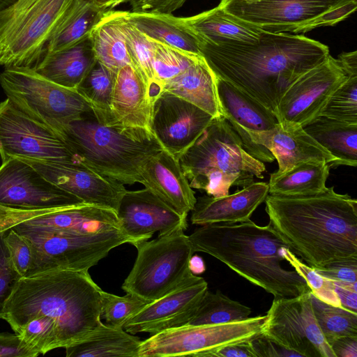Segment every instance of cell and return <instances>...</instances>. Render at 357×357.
Masks as SVG:
<instances>
[{
  "label": "cell",
  "instance_id": "obj_1",
  "mask_svg": "<svg viewBox=\"0 0 357 357\" xmlns=\"http://www.w3.org/2000/svg\"><path fill=\"white\" fill-rule=\"evenodd\" d=\"M199 45L218 77L273 113L287 89L330 54L326 45L305 36L264 31L254 44Z\"/></svg>",
  "mask_w": 357,
  "mask_h": 357
},
{
  "label": "cell",
  "instance_id": "obj_2",
  "mask_svg": "<svg viewBox=\"0 0 357 357\" xmlns=\"http://www.w3.org/2000/svg\"><path fill=\"white\" fill-rule=\"evenodd\" d=\"M269 224L289 250L314 269L357 257V200L333 187L310 195L268 194Z\"/></svg>",
  "mask_w": 357,
  "mask_h": 357
},
{
  "label": "cell",
  "instance_id": "obj_3",
  "mask_svg": "<svg viewBox=\"0 0 357 357\" xmlns=\"http://www.w3.org/2000/svg\"><path fill=\"white\" fill-rule=\"evenodd\" d=\"M102 289L89 271L56 270L21 278L7 300L3 319L14 331L40 315L56 326L59 348L74 344L101 324Z\"/></svg>",
  "mask_w": 357,
  "mask_h": 357
},
{
  "label": "cell",
  "instance_id": "obj_4",
  "mask_svg": "<svg viewBox=\"0 0 357 357\" xmlns=\"http://www.w3.org/2000/svg\"><path fill=\"white\" fill-rule=\"evenodd\" d=\"M195 252L206 253L274 298H292L312 292L295 270L282 266L288 248L268 225L259 226L251 220L236 223L202 225L190 236Z\"/></svg>",
  "mask_w": 357,
  "mask_h": 357
},
{
  "label": "cell",
  "instance_id": "obj_5",
  "mask_svg": "<svg viewBox=\"0 0 357 357\" xmlns=\"http://www.w3.org/2000/svg\"><path fill=\"white\" fill-rule=\"evenodd\" d=\"M54 130L82 165L123 185L141 183L142 167L163 149L151 131L106 126L93 110Z\"/></svg>",
  "mask_w": 357,
  "mask_h": 357
},
{
  "label": "cell",
  "instance_id": "obj_6",
  "mask_svg": "<svg viewBox=\"0 0 357 357\" xmlns=\"http://www.w3.org/2000/svg\"><path fill=\"white\" fill-rule=\"evenodd\" d=\"M179 161L190 187L214 197L229 195L232 185L245 187L255 177L263 178L266 170L222 116L212 120Z\"/></svg>",
  "mask_w": 357,
  "mask_h": 357
},
{
  "label": "cell",
  "instance_id": "obj_7",
  "mask_svg": "<svg viewBox=\"0 0 357 357\" xmlns=\"http://www.w3.org/2000/svg\"><path fill=\"white\" fill-rule=\"evenodd\" d=\"M73 0H16L0 11V66L36 69Z\"/></svg>",
  "mask_w": 357,
  "mask_h": 357
},
{
  "label": "cell",
  "instance_id": "obj_8",
  "mask_svg": "<svg viewBox=\"0 0 357 357\" xmlns=\"http://www.w3.org/2000/svg\"><path fill=\"white\" fill-rule=\"evenodd\" d=\"M26 238L32 249L31 267L26 277L56 271H89L113 248L131 239L116 229L101 234L78 235L30 225L13 227Z\"/></svg>",
  "mask_w": 357,
  "mask_h": 357
},
{
  "label": "cell",
  "instance_id": "obj_9",
  "mask_svg": "<svg viewBox=\"0 0 357 357\" xmlns=\"http://www.w3.org/2000/svg\"><path fill=\"white\" fill-rule=\"evenodd\" d=\"M180 228L152 241L133 245L137 255L121 288L151 303L169 294L192 275L189 261L195 252Z\"/></svg>",
  "mask_w": 357,
  "mask_h": 357
},
{
  "label": "cell",
  "instance_id": "obj_10",
  "mask_svg": "<svg viewBox=\"0 0 357 357\" xmlns=\"http://www.w3.org/2000/svg\"><path fill=\"white\" fill-rule=\"evenodd\" d=\"M227 13L270 33H305L334 26L354 13L357 0H220Z\"/></svg>",
  "mask_w": 357,
  "mask_h": 357
},
{
  "label": "cell",
  "instance_id": "obj_11",
  "mask_svg": "<svg viewBox=\"0 0 357 357\" xmlns=\"http://www.w3.org/2000/svg\"><path fill=\"white\" fill-rule=\"evenodd\" d=\"M0 84L20 110L54 130L92 111L77 89L59 85L32 68H5Z\"/></svg>",
  "mask_w": 357,
  "mask_h": 357
},
{
  "label": "cell",
  "instance_id": "obj_12",
  "mask_svg": "<svg viewBox=\"0 0 357 357\" xmlns=\"http://www.w3.org/2000/svg\"><path fill=\"white\" fill-rule=\"evenodd\" d=\"M266 315L220 324L185 325L142 341L138 357H211L221 347L262 333Z\"/></svg>",
  "mask_w": 357,
  "mask_h": 357
},
{
  "label": "cell",
  "instance_id": "obj_13",
  "mask_svg": "<svg viewBox=\"0 0 357 357\" xmlns=\"http://www.w3.org/2000/svg\"><path fill=\"white\" fill-rule=\"evenodd\" d=\"M0 156L82 165L59 134L25 114L6 98L0 102Z\"/></svg>",
  "mask_w": 357,
  "mask_h": 357
},
{
  "label": "cell",
  "instance_id": "obj_14",
  "mask_svg": "<svg viewBox=\"0 0 357 357\" xmlns=\"http://www.w3.org/2000/svg\"><path fill=\"white\" fill-rule=\"evenodd\" d=\"M311 293L274 298L262 334L301 357H335L316 320Z\"/></svg>",
  "mask_w": 357,
  "mask_h": 357
},
{
  "label": "cell",
  "instance_id": "obj_15",
  "mask_svg": "<svg viewBox=\"0 0 357 357\" xmlns=\"http://www.w3.org/2000/svg\"><path fill=\"white\" fill-rule=\"evenodd\" d=\"M347 77L337 59L328 54L287 89L273 113L278 121L302 127L308 124L320 116L332 93Z\"/></svg>",
  "mask_w": 357,
  "mask_h": 357
},
{
  "label": "cell",
  "instance_id": "obj_16",
  "mask_svg": "<svg viewBox=\"0 0 357 357\" xmlns=\"http://www.w3.org/2000/svg\"><path fill=\"white\" fill-rule=\"evenodd\" d=\"M84 203L43 177L31 165L8 158L0 166V205L20 209H44Z\"/></svg>",
  "mask_w": 357,
  "mask_h": 357
},
{
  "label": "cell",
  "instance_id": "obj_17",
  "mask_svg": "<svg viewBox=\"0 0 357 357\" xmlns=\"http://www.w3.org/2000/svg\"><path fill=\"white\" fill-rule=\"evenodd\" d=\"M213 119L195 105L163 91L153 104L151 130L162 149L179 159Z\"/></svg>",
  "mask_w": 357,
  "mask_h": 357
},
{
  "label": "cell",
  "instance_id": "obj_18",
  "mask_svg": "<svg viewBox=\"0 0 357 357\" xmlns=\"http://www.w3.org/2000/svg\"><path fill=\"white\" fill-rule=\"evenodd\" d=\"M208 289L206 281L192 274L175 289L146 305L123 328L133 335L146 332L152 335L185 326L195 315Z\"/></svg>",
  "mask_w": 357,
  "mask_h": 357
},
{
  "label": "cell",
  "instance_id": "obj_19",
  "mask_svg": "<svg viewBox=\"0 0 357 357\" xmlns=\"http://www.w3.org/2000/svg\"><path fill=\"white\" fill-rule=\"evenodd\" d=\"M21 160L31 165L47 180L85 204L117 212L121 198L127 191L121 182L98 174L83 165Z\"/></svg>",
  "mask_w": 357,
  "mask_h": 357
},
{
  "label": "cell",
  "instance_id": "obj_20",
  "mask_svg": "<svg viewBox=\"0 0 357 357\" xmlns=\"http://www.w3.org/2000/svg\"><path fill=\"white\" fill-rule=\"evenodd\" d=\"M116 214L120 230L131 239V244L149 240L155 232L161 236L188 227V216L175 212L146 188L127 190Z\"/></svg>",
  "mask_w": 357,
  "mask_h": 357
},
{
  "label": "cell",
  "instance_id": "obj_21",
  "mask_svg": "<svg viewBox=\"0 0 357 357\" xmlns=\"http://www.w3.org/2000/svg\"><path fill=\"white\" fill-rule=\"evenodd\" d=\"M216 89L222 116L239 136L245 150L262 162L275 158L264 146L253 142L248 132L264 131L278 122L273 112L229 82L216 76Z\"/></svg>",
  "mask_w": 357,
  "mask_h": 357
},
{
  "label": "cell",
  "instance_id": "obj_22",
  "mask_svg": "<svg viewBox=\"0 0 357 357\" xmlns=\"http://www.w3.org/2000/svg\"><path fill=\"white\" fill-rule=\"evenodd\" d=\"M248 135L253 142L266 148L277 160L278 173L310 160L324 161L330 168H335V158L294 122L280 121L270 130L250 131Z\"/></svg>",
  "mask_w": 357,
  "mask_h": 357
},
{
  "label": "cell",
  "instance_id": "obj_23",
  "mask_svg": "<svg viewBox=\"0 0 357 357\" xmlns=\"http://www.w3.org/2000/svg\"><path fill=\"white\" fill-rule=\"evenodd\" d=\"M155 100L140 74L131 64L116 74L107 126L151 130Z\"/></svg>",
  "mask_w": 357,
  "mask_h": 357
},
{
  "label": "cell",
  "instance_id": "obj_24",
  "mask_svg": "<svg viewBox=\"0 0 357 357\" xmlns=\"http://www.w3.org/2000/svg\"><path fill=\"white\" fill-rule=\"evenodd\" d=\"M142 184L181 215L188 216L196 203L195 192L179 159L162 149L141 169Z\"/></svg>",
  "mask_w": 357,
  "mask_h": 357
},
{
  "label": "cell",
  "instance_id": "obj_25",
  "mask_svg": "<svg viewBox=\"0 0 357 357\" xmlns=\"http://www.w3.org/2000/svg\"><path fill=\"white\" fill-rule=\"evenodd\" d=\"M268 195L267 183L252 182L231 195L218 197L203 195L197 199L190 221L198 225L248 221Z\"/></svg>",
  "mask_w": 357,
  "mask_h": 357
},
{
  "label": "cell",
  "instance_id": "obj_26",
  "mask_svg": "<svg viewBox=\"0 0 357 357\" xmlns=\"http://www.w3.org/2000/svg\"><path fill=\"white\" fill-rule=\"evenodd\" d=\"M199 42L213 45L254 44L264 32L255 24L240 19L220 6L183 17Z\"/></svg>",
  "mask_w": 357,
  "mask_h": 357
},
{
  "label": "cell",
  "instance_id": "obj_27",
  "mask_svg": "<svg viewBox=\"0 0 357 357\" xmlns=\"http://www.w3.org/2000/svg\"><path fill=\"white\" fill-rule=\"evenodd\" d=\"M26 222L78 235H91L120 230L116 211L85 203L66 206L56 211L26 220Z\"/></svg>",
  "mask_w": 357,
  "mask_h": 357
},
{
  "label": "cell",
  "instance_id": "obj_28",
  "mask_svg": "<svg viewBox=\"0 0 357 357\" xmlns=\"http://www.w3.org/2000/svg\"><path fill=\"white\" fill-rule=\"evenodd\" d=\"M96 61L89 36L68 47L45 54L35 70L59 85L76 89Z\"/></svg>",
  "mask_w": 357,
  "mask_h": 357
},
{
  "label": "cell",
  "instance_id": "obj_29",
  "mask_svg": "<svg viewBox=\"0 0 357 357\" xmlns=\"http://www.w3.org/2000/svg\"><path fill=\"white\" fill-rule=\"evenodd\" d=\"M163 91L183 98L214 118L222 116L217 94L216 75L203 56L167 82L162 86Z\"/></svg>",
  "mask_w": 357,
  "mask_h": 357
},
{
  "label": "cell",
  "instance_id": "obj_30",
  "mask_svg": "<svg viewBox=\"0 0 357 357\" xmlns=\"http://www.w3.org/2000/svg\"><path fill=\"white\" fill-rule=\"evenodd\" d=\"M125 17L149 38L187 53L202 56L199 41L183 17L172 14L123 11Z\"/></svg>",
  "mask_w": 357,
  "mask_h": 357
},
{
  "label": "cell",
  "instance_id": "obj_31",
  "mask_svg": "<svg viewBox=\"0 0 357 357\" xmlns=\"http://www.w3.org/2000/svg\"><path fill=\"white\" fill-rule=\"evenodd\" d=\"M142 340L123 328L101 324L81 340L66 347L67 357H138Z\"/></svg>",
  "mask_w": 357,
  "mask_h": 357
},
{
  "label": "cell",
  "instance_id": "obj_32",
  "mask_svg": "<svg viewBox=\"0 0 357 357\" xmlns=\"http://www.w3.org/2000/svg\"><path fill=\"white\" fill-rule=\"evenodd\" d=\"M303 128L335 158V168L356 167L357 124L319 116Z\"/></svg>",
  "mask_w": 357,
  "mask_h": 357
},
{
  "label": "cell",
  "instance_id": "obj_33",
  "mask_svg": "<svg viewBox=\"0 0 357 357\" xmlns=\"http://www.w3.org/2000/svg\"><path fill=\"white\" fill-rule=\"evenodd\" d=\"M109 10L99 6L93 0H73L49 40L44 55L65 49L88 38Z\"/></svg>",
  "mask_w": 357,
  "mask_h": 357
},
{
  "label": "cell",
  "instance_id": "obj_34",
  "mask_svg": "<svg viewBox=\"0 0 357 357\" xmlns=\"http://www.w3.org/2000/svg\"><path fill=\"white\" fill-rule=\"evenodd\" d=\"M329 165L320 160L301 162L282 172L271 174L268 194L310 195L324 191L330 172Z\"/></svg>",
  "mask_w": 357,
  "mask_h": 357
},
{
  "label": "cell",
  "instance_id": "obj_35",
  "mask_svg": "<svg viewBox=\"0 0 357 357\" xmlns=\"http://www.w3.org/2000/svg\"><path fill=\"white\" fill-rule=\"evenodd\" d=\"M89 38L96 60L112 70L116 73L123 66L131 64L118 11L109 10L93 29Z\"/></svg>",
  "mask_w": 357,
  "mask_h": 357
},
{
  "label": "cell",
  "instance_id": "obj_36",
  "mask_svg": "<svg viewBox=\"0 0 357 357\" xmlns=\"http://www.w3.org/2000/svg\"><path fill=\"white\" fill-rule=\"evenodd\" d=\"M116 74L96 60L76 89L89 102L98 120L106 126L110 121V104Z\"/></svg>",
  "mask_w": 357,
  "mask_h": 357
},
{
  "label": "cell",
  "instance_id": "obj_37",
  "mask_svg": "<svg viewBox=\"0 0 357 357\" xmlns=\"http://www.w3.org/2000/svg\"><path fill=\"white\" fill-rule=\"evenodd\" d=\"M119 26L123 33L131 65L140 74L155 101L162 91L155 84L152 67L153 56V40L132 24L118 11Z\"/></svg>",
  "mask_w": 357,
  "mask_h": 357
},
{
  "label": "cell",
  "instance_id": "obj_38",
  "mask_svg": "<svg viewBox=\"0 0 357 357\" xmlns=\"http://www.w3.org/2000/svg\"><path fill=\"white\" fill-rule=\"evenodd\" d=\"M249 307L234 301L220 290L206 291L195 315L186 325L199 326L226 324L250 317Z\"/></svg>",
  "mask_w": 357,
  "mask_h": 357
},
{
  "label": "cell",
  "instance_id": "obj_39",
  "mask_svg": "<svg viewBox=\"0 0 357 357\" xmlns=\"http://www.w3.org/2000/svg\"><path fill=\"white\" fill-rule=\"evenodd\" d=\"M311 302L317 324L329 345L340 337L357 336V312L323 302L312 293Z\"/></svg>",
  "mask_w": 357,
  "mask_h": 357
},
{
  "label": "cell",
  "instance_id": "obj_40",
  "mask_svg": "<svg viewBox=\"0 0 357 357\" xmlns=\"http://www.w3.org/2000/svg\"><path fill=\"white\" fill-rule=\"evenodd\" d=\"M152 40V39H151ZM153 40L152 67L155 84L162 86L177 76L202 56L191 54L166 44Z\"/></svg>",
  "mask_w": 357,
  "mask_h": 357
},
{
  "label": "cell",
  "instance_id": "obj_41",
  "mask_svg": "<svg viewBox=\"0 0 357 357\" xmlns=\"http://www.w3.org/2000/svg\"><path fill=\"white\" fill-rule=\"evenodd\" d=\"M320 116L357 124V75L348 76L334 91Z\"/></svg>",
  "mask_w": 357,
  "mask_h": 357
},
{
  "label": "cell",
  "instance_id": "obj_42",
  "mask_svg": "<svg viewBox=\"0 0 357 357\" xmlns=\"http://www.w3.org/2000/svg\"><path fill=\"white\" fill-rule=\"evenodd\" d=\"M150 302L132 294L119 296L102 291L101 317L107 325L123 328L126 322Z\"/></svg>",
  "mask_w": 357,
  "mask_h": 357
},
{
  "label": "cell",
  "instance_id": "obj_43",
  "mask_svg": "<svg viewBox=\"0 0 357 357\" xmlns=\"http://www.w3.org/2000/svg\"><path fill=\"white\" fill-rule=\"evenodd\" d=\"M285 260L303 278L318 299L334 306H341L332 280L317 273L313 268L302 262L289 248L284 250Z\"/></svg>",
  "mask_w": 357,
  "mask_h": 357
},
{
  "label": "cell",
  "instance_id": "obj_44",
  "mask_svg": "<svg viewBox=\"0 0 357 357\" xmlns=\"http://www.w3.org/2000/svg\"><path fill=\"white\" fill-rule=\"evenodd\" d=\"M4 241L14 268L22 278L26 277L32 261L30 243L13 228L6 233Z\"/></svg>",
  "mask_w": 357,
  "mask_h": 357
},
{
  "label": "cell",
  "instance_id": "obj_45",
  "mask_svg": "<svg viewBox=\"0 0 357 357\" xmlns=\"http://www.w3.org/2000/svg\"><path fill=\"white\" fill-rule=\"evenodd\" d=\"M6 233L0 234V319H2L6 303L22 278L14 268L5 243Z\"/></svg>",
  "mask_w": 357,
  "mask_h": 357
},
{
  "label": "cell",
  "instance_id": "obj_46",
  "mask_svg": "<svg viewBox=\"0 0 357 357\" xmlns=\"http://www.w3.org/2000/svg\"><path fill=\"white\" fill-rule=\"evenodd\" d=\"M62 208L63 207L44 209H20L0 205V234L7 232L21 222L56 211Z\"/></svg>",
  "mask_w": 357,
  "mask_h": 357
},
{
  "label": "cell",
  "instance_id": "obj_47",
  "mask_svg": "<svg viewBox=\"0 0 357 357\" xmlns=\"http://www.w3.org/2000/svg\"><path fill=\"white\" fill-rule=\"evenodd\" d=\"M314 270L331 280L355 282H357V257L335 261Z\"/></svg>",
  "mask_w": 357,
  "mask_h": 357
},
{
  "label": "cell",
  "instance_id": "obj_48",
  "mask_svg": "<svg viewBox=\"0 0 357 357\" xmlns=\"http://www.w3.org/2000/svg\"><path fill=\"white\" fill-rule=\"evenodd\" d=\"M186 0H124L129 3L134 13H172L183 6Z\"/></svg>",
  "mask_w": 357,
  "mask_h": 357
},
{
  "label": "cell",
  "instance_id": "obj_49",
  "mask_svg": "<svg viewBox=\"0 0 357 357\" xmlns=\"http://www.w3.org/2000/svg\"><path fill=\"white\" fill-rule=\"evenodd\" d=\"M251 342L257 357H301L298 353L282 347L262 333L251 339Z\"/></svg>",
  "mask_w": 357,
  "mask_h": 357
},
{
  "label": "cell",
  "instance_id": "obj_50",
  "mask_svg": "<svg viewBox=\"0 0 357 357\" xmlns=\"http://www.w3.org/2000/svg\"><path fill=\"white\" fill-rule=\"evenodd\" d=\"M0 357H33L16 333H0Z\"/></svg>",
  "mask_w": 357,
  "mask_h": 357
},
{
  "label": "cell",
  "instance_id": "obj_51",
  "mask_svg": "<svg viewBox=\"0 0 357 357\" xmlns=\"http://www.w3.org/2000/svg\"><path fill=\"white\" fill-rule=\"evenodd\" d=\"M334 289L341 306L357 312V282L333 281Z\"/></svg>",
  "mask_w": 357,
  "mask_h": 357
},
{
  "label": "cell",
  "instance_id": "obj_52",
  "mask_svg": "<svg viewBox=\"0 0 357 357\" xmlns=\"http://www.w3.org/2000/svg\"><path fill=\"white\" fill-rule=\"evenodd\" d=\"M211 357H257V356L250 339L221 347L214 351Z\"/></svg>",
  "mask_w": 357,
  "mask_h": 357
},
{
  "label": "cell",
  "instance_id": "obj_53",
  "mask_svg": "<svg viewBox=\"0 0 357 357\" xmlns=\"http://www.w3.org/2000/svg\"><path fill=\"white\" fill-rule=\"evenodd\" d=\"M330 347L335 357H357V336L338 337Z\"/></svg>",
  "mask_w": 357,
  "mask_h": 357
},
{
  "label": "cell",
  "instance_id": "obj_54",
  "mask_svg": "<svg viewBox=\"0 0 357 357\" xmlns=\"http://www.w3.org/2000/svg\"><path fill=\"white\" fill-rule=\"evenodd\" d=\"M337 60L347 76L357 75V52H342Z\"/></svg>",
  "mask_w": 357,
  "mask_h": 357
},
{
  "label": "cell",
  "instance_id": "obj_55",
  "mask_svg": "<svg viewBox=\"0 0 357 357\" xmlns=\"http://www.w3.org/2000/svg\"><path fill=\"white\" fill-rule=\"evenodd\" d=\"M189 269L193 275L202 274L206 271V265L204 259L199 255H193L189 261Z\"/></svg>",
  "mask_w": 357,
  "mask_h": 357
},
{
  "label": "cell",
  "instance_id": "obj_56",
  "mask_svg": "<svg viewBox=\"0 0 357 357\" xmlns=\"http://www.w3.org/2000/svg\"><path fill=\"white\" fill-rule=\"evenodd\" d=\"M93 1L100 7L112 9L121 3H123L124 0H93Z\"/></svg>",
  "mask_w": 357,
  "mask_h": 357
},
{
  "label": "cell",
  "instance_id": "obj_57",
  "mask_svg": "<svg viewBox=\"0 0 357 357\" xmlns=\"http://www.w3.org/2000/svg\"><path fill=\"white\" fill-rule=\"evenodd\" d=\"M16 0H0V11L10 6Z\"/></svg>",
  "mask_w": 357,
  "mask_h": 357
}]
</instances>
